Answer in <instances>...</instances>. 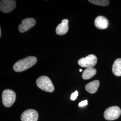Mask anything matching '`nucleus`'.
Masks as SVG:
<instances>
[{
	"label": "nucleus",
	"mask_w": 121,
	"mask_h": 121,
	"mask_svg": "<svg viewBox=\"0 0 121 121\" xmlns=\"http://www.w3.org/2000/svg\"><path fill=\"white\" fill-rule=\"evenodd\" d=\"M37 59L35 56H29L19 60L13 65V69L17 72H21L28 69L37 62Z\"/></svg>",
	"instance_id": "f257e3e1"
},
{
	"label": "nucleus",
	"mask_w": 121,
	"mask_h": 121,
	"mask_svg": "<svg viewBox=\"0 0 121 121\" xmlns=\"http://www.w3.org/2000/svg\"><path fill=\"white\" fill-rule=\"evenodd\" d=\"M36 85L43 91L52 92L54 90V86L50 79L47 76H42L36 80Z\"/></svg>",
	"instance_id": "f03ea898"
},
{
	"label": "nucleus",
	"mask_w": 121,
	"mask_h": 121,
	"mask_svg": "<svg viewBox=\"0 0 121 121\" xmlns=\"http://www.w3.org/2000/svg\"><path fill=\"white\" fill-rule=\"evenodd\" d=\"M16 98V93L12 90L5 89L2 92V102L6 107H11L15 101Z\"/></svg>",
	"instance_id": "7ed1b4c3"
},
{
	"label": "nucleus",
	"mask_w": 121,
	"mask_h": 121,
	"mask_svg": "<svg viewBox=\"0 0 121 121\" xmlns=\"http://www.w3.org/2000/svg\"><path fill=\"white\" fill-rule=\"evenodd\" d=\"M121 115V109L117 106L110 107L107 108L104 112V118L108 121L116 120Z\"/></svg>",
	"instance_id": "20e7f679"
},
{
	"label": "nucleus",
	"mask_w": 121,
	"mask_h": 121,
	"mask_svg": "<svg viewBox=\"0 0 121 121\" xmlns=\"http://www.w3.org/2000/svg\"><path fill=\"white\" fill-rule=\"evenodd\" d=\"M97 62V57L94 54H90L78 60V64L82 67H93Z\"/></svg>",
	"instance_id": "39448f33"
},
{
	"label": "nucleus",
	"mask_w": 121,
	"mask_h": 121,
	"mask_svg": "<svg viewBox=\"0 0 121 121\" xmlns=\"http://www.w3.org/2000/svg\"><path fill=\"white\" fill-rule=\"evenodd\" d=\"M16 3L14 0H1L0 2V10L2 12L9 13L15 8Z\"/></svg>",
	"instance_id": "423d86ee"
},
{
	"label": "nucleus",
	"mask_w": 121,
	"mask_h": 121,
	"mask_svg": "<svg viewBox=\"0 0 121 121\" xmlns=\"http://www.w3.org/2000/svg\"><path fill=\"white\" fill-rule=\"evenodd\" d=\"M38 113L35 109H28L22 113L21 119L22 121H37Z\"/></svg>",
	"instance_id": "0eeeda50"
},
{
	"label": "nucleus",
	"mask_w": 121,
	"mask_h": 121,
	"mask_svg": "<svg viewBox=\"0 0 121 121\" xmlns=\"http://www.w3.org/2000/svg\"><path fill=\"white\" fill-rule=\"evenodd\" d=\"M36 24V21L33 18H27L22 20V23L18 26L20 32L24 33L33 27Z\"/></svg>",
	"instance_id": "6e6552de"
},
{
	"label": "nucleus",
	"mask_w": 121,
	"mask_h": 121,
	"mask_svg": "<svg viewBox=\"0 0 121 121\" xmlns=\"http://www.w3.org/2000/svg\"><path fill=\"white\" fill-rule=\"evenodd\" d=\"M94 24L97 28L100 30L105 29L108 27V20L103 16H99L95 18Z\"/></svg>",
	"instance_id": "1a4fd4ad"
},
{
	"label": "nucleus",
	"mask_w": 121,
	"mask_h": 121,
	"mask_svg": "<svg viewBox=\"0 0 121 121\" xmlns=\"http://www.w3.org/2000/svg\"><path fill=\"white\" fill-rule=\"evenodd\" d=\"M69 20L64 19L62 20L61 23L57 26L56 29V33L58 35H65L68 31Z\"/></svg>",
	"instance_id": "9d476101"
},
{
	"label": "nucleus",
	"mask_w": 121,
	"mask_h": 121,
	"mask_svg": "<svg viewBox=\"0 0 121 121\" xmlns=\"http://www.w3.org/2000/svg\"><path fill=\"white\" fill-rule=\"evenodd\" d=\"M99 86V80H94L87 83L85 86V89L87 92L91 94L95 93Z\"/></svg>",
	"instance_id": "9b49d317"
},
{
	"label": "nucleus",
	"mask_w": 121,
	"mask_h": 121,
	"mask_svg": "<svg viewBox=\"0 0 121 121\" xmlns=\"http://www.w3.org/2000/svg\"><path fill=\"white\" fill-rule=\"evenodd\" d=\"M112 73L117 76H121V58H118L114 61L112 67Z\"/></svg>",
	"instance_id": "f8f14e48"
},
{
	"label": "nucleus",
	"mask_w": 121,
	"mask_h": 121,
	"mask_svg": "<svg viewBox=\"0 0 121 121\" xmlns=\"http://www.w3.org/2000/svg\"><path fill=\"white\" fill-rule=\"evenodd\" d=\"M96 73V69L93 67L87 68L84 70L82 73V78L83 79H89L94 76Z\"/></svg>",
	"instance_id": "ddd939ff"
},
{
	"label": "nucleus",
	"mask_w": 121,
	"mask_h": 121,
	"mask_svg": "<svg viewBox=\"0 0 121 121\" xmlns=\"http://www.w3.org/2000/svg\"><path fill=\"white\" fill-rule=\"evenodd\" d=\"M89 1L93 4L105 6L109 4V0H89Z\"/></svg>",
	"instance_id": "4468645a"
},
{
	"label": "nucleus",
	"mask_w": 121,
	"mask_h": 121,
	"mask_svg": "<svg viewBox=\"0 0 121 121\" xmlns=\"http://www.w3.org/2000/svg\"><path fill=\"white\" fill-rule=\"evenodd\" d=\"M78 96V91H76L72 93L71 95L70 96V99L72 100H75L76 99L77 97Z\"/></svg>",
	"instance_id": "2eb2a0df"
},
{
	"label": "nucleus",
	"mask_w": 121,
	"mask_h": 121,
	"mask_svg": "<svg viewBox=\"0 0 121 121\" xmlns=\"http://www.w3.org/2000/svg\"><path fill=\"white\" fill-rule=\"evenodd\" d=\"M88 104V102H87V100H83L81 102H80L79 104H78V105L79 107H83V106H86Z\"/></svg>",
	"instance_id": "dca6fc26"
},
{
	"label": "nucleus",
	"mask_w": 121,
	"mask_h": 121,
	"mask_svg": "<svg viewBox=\"0 0 121 121\" xmlns=\"http://www.w3.org/2000/svg\"><path fill=\"white\" fill-rule=\"evenodd\" d=\"M1 28H0V37H1Z\"/></svg>",
	"instance_id": "f3484780"
},
{
	"label": "nucleus",
	"mask_w": 121,
	"mask_h": 121,
	"mask_svg": "<svg viewBox=\"0 0 121 121\" xmlns=\"http://www.w3.org/2000/svg\"><path fill=\"white\" fill-rule=\"evenodd\" d=\"M79 71H80V72H82V69H79Z\"/></svg>",
	"instance_id": "a211bd4d"
}]
</instances>
